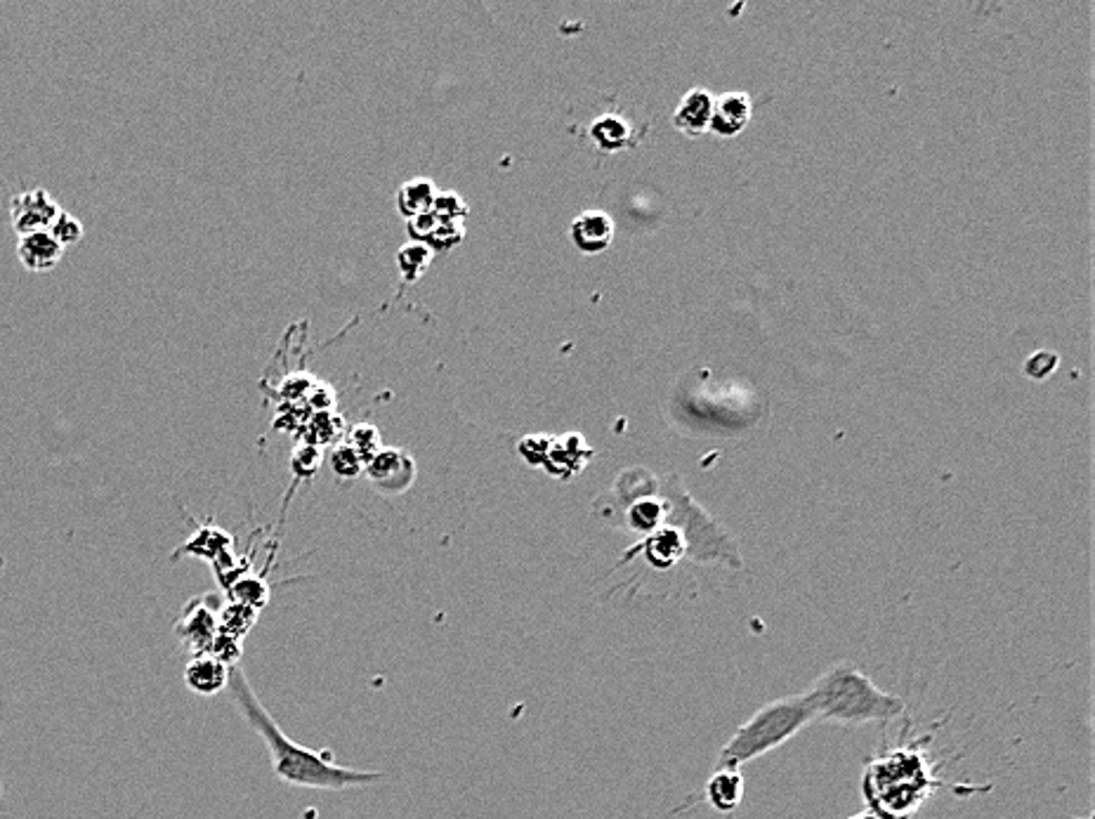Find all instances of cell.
<instances>
[{"instance_id":"obj_17","label":"cell","mask_w":1095,"mask_h":819,"mask_svg":"<svg viewBox=\"0 0 1095 819\" xmlns=\"http://www.w3.org/2000/svg\"><path fill=\"white\" fill-rule=\"evenodd\" d=\"M437 194H440V190L434 187V182L430 177H413L397 190V211L405 215L407 221L418 215H426L432 211Z\"/></svg>"},{"instance_id":"obj_32","label":"cell","mask_w":1095,"mask_h":819,"mask_svg":"<svg viewBox=\"0 0 1095 819\" xmlns=\"http://www.w3.org/2000/svg\"><path fill=\"white\" fill-rule=\"evenodd\" d=\"M848 819H879V817L871 815L869 810H864V812H857V815H852V817H848Z\"/></svg>"},{"instance_id":"obj_7","label":"cell","mask_w":1095,"mask_h":819,"mask_svg":"<svg viewBox=\"0 0 1095 819\" xmlns=\"http://www.w3.org/2000/svg\"><path fill=\"white\" fill-rule=\"evenodd\" d=\"M364 472L382 494H405L416 482V463L409 453L397 449H380L376 457L364 465Z\"/></svg>"},{"instance_id":"obj_1","label":"cell","mask_w":1095,"mask_h":819,"mask_svg":"<svg viewBox=\"0 0 1095 819\" xmlns=\"http://www.w3.org/2000/svg\"><path fill=\"white\" fill-rule=\"evenodd\" d=\"M227 689H229L234 706L239 708L242 718L267 744L272 770H274V775H277V779L286 781V785L305 787V789L345 791V789H352V787L376 785V781L386 777L382 772H364V770L342 768V766H338V762H334L328 754L305 749V746H298L296 741H290L279 730V725L274 723L267 708L260 704L258 695H255L248 678H246V673L239 666L229 668Z\"/></svg>"},{"instance_id":"obj_12","label":"cell","mask_w":1095,"mask_h":819,"mask_svg":"<svg viewBox=\"0 0 1095 819\" xmlns=\"http://www.w3.org/2000/svg\"><path fill=\"white\" fill-rule=\"evenodd\" d=\"M746 794V779L741 770L733 768H716V772L708 777L704 787V798L706 803L720 815H733L741 808Z\"/></svg>"},{"instance_id":"obj_21","label":"cell","mask_w":1095,"mask_h":819,"mask_svg":"<svg viewBox=\"0 0 1095 819\" xmlns=\"http://www.w3.org/2000/svg\"><path fill=\"white\" fill-rule=\"evenodd\" d=\"M432 258H434V253L426 244L409 242L407 246H401L397 250L399 275L405 277L409 284H416L430 269Z\"/></svg>"},{"instance_id":"obj_6","label":"cell","mask_w":1095,"mask_h":819,"mask_svg":"<svg viewBox=\"0 0 1095 819\" xmlns=\"http://www.w3.org/2000/svg\"><path fill=\"white\" fill-rule=\"evenodd\" d=\"M62 213V208L52 202L50 194L41 187L35 190H22L14 192L10 196V217L14 232L24 236L31 232L50 229L54 223V217Z\"/></svg>"},{"instance_id":"obj_20","label":"cell","mask_w":1095,"mask_h":819,"mask_svg":"<svg viewBox=\"0 0 1095 819\" xmlns=\"http://www.w3.org/2000/svg\"><path fill=\"white\" fill-rule=\"evenodd\" d=\"M255 622H258V610L232 600V603L225 605L221 614H217V631L244 641L250 628L255 626Z\"/></svg>"},{"instance_id":"obj_8","label":"cell","mask_w":1095,"mask_h":819,"mask_svg":"<svg viewBox=\"0 0 1095 819\" xmlns=\"http://www.w3.org/2000/svg\"><path fill=\"white\" fill-rule=\"evenodd\" d=\"M637 553H643L645 562L656 572H668L673 567H678L683 560H687V545L685 539L678 530L673 526H662V530L652 532L645 536L635 549L624 557V562L633 560Z\"/></svg>"},{"instance_id":"obj_24","label":"cell","mask_w":1095,"mask_h":819,"mask_svg":"<svg viewBox=\"0 0 1095 819\" xmlns=\"http://www.w3.org/2000/svg\"><path fill=\"white\" fill-rule=\"evenodd\" d=\"M211 657H215L221 664H225L227 668H234V666H239L242 657H244V643L239 638H234V635H227V633H221L217 631L215 635V641L211 643L208 652Z\"/></svg>"},{"instance_id":"obj_22","label":"cell","mask_w":1095,"mask_h":819,"mask_svg":"<svg viewBox=\"0 0 1095 819\" xmlns=\"http://www.w3.org/2000/svg\"><path fill=\"white\" fill-rule=\"evenodd\" d=\"M232 595L236 603H244L253 610H260L269 603V586L267 581L260 576H242L236 579V584L232 586Z\"/></svg>"},{"instance_id":"obj_10","label":"cell","mask_w":1095,"mask_h":819,"mask_svg":"<svg viewBox=\"0 0 1095 819\" xmlns=\"http://www.w3.org/2000/svg\"><path fill=\"white\" fill-rule=\"evenodd\" d=\"M591 459H593V451L586 447V442H583L576 432H572V434L557 437V440H551V447H548L543 465L553 478L567 482V480L576 478Z\"/></svg>"},{"instance_id":"obj_19","label":"cell","mask_w":1095,"mask_h":819,"mask_svg":"<svg viewBox=\"0 0 1095 819\" xmlns=\"http://www.w3.org/2000/svg\"><path fill=\"white\" fill-rule=\"evenodd\" d=\"M227 545H229V536L217 530V526H201L194 539L182 543V549L175 553V560L182 555H196L215 562L223 553H227Z\"/></svg>"},{"instance_id":"obj_28","label":"cell","mask_w":1095,"mask_h":819,"mask_svg":"<svg viewBox=\"0 0 1095 819\" xmlns=\"http://www.w3.org/2000/svg\"><path fill=\"white\" fill-rule=\"evenodd\" d=\"M331 465H334V470L338 472L340 478H357L359 472L364 470V463L359 459V453L350 444L336 447L334 457H331Z\"/></svg>"},{"instance_id":"obj_5","label":"cell","mask_w":1095,"mask_h":819,"mask_svg":"<svg viewBox=\"0 0 1095 819\" xmlns=\"http://www.w3.org/2000/svg\"><path fill=\"white\" fill-rule=\"evenodd\" d=\"M662 491L668 503L666 526H673V530L683 534L687 545V560L697 564H720V567L727 570L744 567L739 543L699 503L689 499L678 480H662Z\"/></svg>"},{"instance_id":"obj_31","label":"cell","mask_w":1095,"mask_h":819,"mask_svg":"<svg viewBox=\"0 0 1095 819\" xmlns=\"http://www.w3.org/2000/svg\"><path fill=\"white\" fill-rule=\"evenodd\" d=\"M437 225H440V221H437L432 213H426V215H418V217H411V221H407V232L411 236V242L428 244V239L434 234Z\"/></svg>"},{"instance_id":"obj_11","label":"cell","mask_w":1095,"mask_h":819,"mask_svg":"<svg viewBox=\"0 0 1095 819\" xmlns=\"http://www.w3.org/2000/svg\"><path fill=\"white\" fill-rule=\"evenodd\" d=\"M570 234L574 246L581 253H586V256H597V253H605L612 246L616 225L607 213L583 211L579 217H574Z\"/></svg>"},{"instance_id":"obj_27","label":"cell","mask_w":1095,"mask_h":819,"mask_svg":"<svg viewBox=\"0 0 1095 819\" xmlns=\"http://www.w3.org/2000/svg\"><path fill=\"white\" fill-rule=\"evenodd\" d=\"M50 234L60 242V246L66 248V246L79 244L83 239L85 229H83V223L76 221L74 215H69L62 211L58 217H54V223L50 225Z\"/></svg>"},{"instance_id":"obj_16","label":"cell","mask_w":1095,"mask_h":819,"mask_svg":"<svg viewBox=\"0 0 1095 819\" xmlns=\"http://www.w3.org/2000/svg\"><path fill=\"white\" fill-rule=\"evenodd\" d=\"M227 680H229V668L217 662L215 657H211V654H194L185 666V683L201 697L221 695V692L227 687Z\"/></svg>"},{"instance_id":"obj_29","label":"cell","mask_w":1095,"mask_h":819,"mask_svg":"<svg viewBox=\"0 0 1095 819\" xmlns=\"http://www.w3.org/2000/svg\"><path fill=\"white\" fill-rule=\"evenodd\" d=\"M1057 364H1061V357H1057L1055 352H1051V350H1038V352H1034L1027 359L1025 373L1032 380H1046V378L1053 376V371L1057 369Z\"/></svg>"},{"instance_id":"obj_14","label":"cell","mask_w":1095,"mask_h":819,"mask_svg":"<svg viewBox=\"0 0 1095 819\" xmlns=\"http://www.w3.org/2000/svg\"><path fill=\"white\" fill-rule=\"evenodd\" d=\"M751 114H754V104L746 93H725L714 102V114H710L708 131L720 137H735L746 129L748 121H751Z\"/></svg>"},{"instance_id":"obj_4","label":"cell","mask_w":1095,"mask_h":819,"mask_svg":"<svg viewBox=\"0 0 1095 819\" xmlns=\"http://www.w3.org/2000/svg\"><path fill=\"white\" fill-rule=\"evenodd\" d=\"M815 708L806 692L791 697H781L760 706L758 711L741 723L735 735L725 741L718 751L716 768L741 770L746 762L768 756L798 733L815 723Z\"/></svg>"},{"instance_id":"obj_26","label":"cell","mask_w":1095,"mask_h":819,"mask_svg":"<svg viewBox=\"0 0 1095 819\" xmlns=\"http://www.w3.org/2000/svg\"><path fill=\"white\" fill-rule=\"evenodd\" d=\"M357 453H359V459L361 463L367 465L376 453L380 451V434L373 426H357L350 434V442H348Z\"/></svg>"},{"instance_id":"obj_25","label":"cell","mask_w":1095,"mask_h":819,"mask_svg":"<svg viewBox=\"0 0 1095 819\" xmlns=\"http://www.w3.org/2000/svg\"><path fill=\"white\" fill-rule=\"evenodd\" d=\"M463 239H465V223H440L426 246L432 253H449L456 246H461Z\"/></svg>"},{"instance_id":"obj_23","label":"cell","mask_w":1095,"mask_h":819,"mask_svg":"<svg viewBox=\"0 0 1095 819\" xmlns=\"http://www.w3.org/2000/svg\"><path fill=\"white\" fill-rule=\"evenodd\" d=\"M440 223H465L468 221V204L459 194L453 192H440L434 198L432 211H430Z\"/></svg>"},{"instance_id":"obj_2","label":"cell","mask_w":1095,"mask_h":819,"mask_svg":"<svg viewBox=\"0 0 1095 819\" xmlns=\"http://www.w3.org/2000/svg\"><path fill=\"white\" fill-rule=\"evenodd\" d=\"M940 787L923 739L871 758L862 777L867 810L879 819H911Z\"/></svg>"},{"instance_id":"obj_18","label":"cell","mask_w":1095,"mask_h":819,"mask_svg":"<svg viewBox=\"0 0 1095 819\" xmlns=\"http://www.w3.org/2000/svg\"><path fill=\"white\" fill-rule=\"evenodd\" d=\"M591 140L602 152H622L631 144V125L624 119L605 114L591 125Z\"/></svg>"},{"instance_id":"obj_9","label":"cell","mask_w":1095,"mask_h":819,"mask_svg":"<svg viewBox=\"0 0 1095 819\" xmlns=\"http://www.w3.org/2000/svg\"><path fill=\"white\" fill-rule=\"evenodd\" d=\"M175 635L185 643L194 654H206L211 643L217 635V614H213L206 605V600H194L182 612L175 626Z\"/></svg>"},{"instance_id":"obj_30","label":"cell","mask_w":1095,"mask_h":819,"mask_svg":"<svg viewBox=\"0 0 1095 819\" xmlns=\"http://www.w3.org/2000/svg\"><path fill=\"white\" fill-rule=\"evenodd\" d=\"M548 447H551V437L545 434H529L520 442V457L529 465H543Z\"/></svg>"},{"instance_id":"obj_15","label":"cell","mask_w":1095,"mask_h":819,"mask_svg":"<svg viewBox=\"0 0 1095 819\" xmlns=\"http://www.w3.org/2000/svg\"><path fill=\"white\" fill-rule=\"evenodd\" d=\"M716 98L704 88H695L683 98L673 114V125L687 137H699L708 131L710 114H714Z\"/></svg>"},{"instance_id":"obj_3","label":"cell","mask_w":1095,"mask_h":819,"mask_svg":"<svg viewBox=\"0 0 1095 819\" xmlns=\"http://www.w3.org/2000/svg\"><path fill=\"white\" fill-rule=\"evenodd\" d=\"M806 695L817 720L846 727L890 723L907 711L902 697L881 689L860 666L850 662L827 668L806 689Z\"/></svg>"},{"instance_id":"obj_13","label":"cell","mask_w":1095,"mask_h":819,"mask_svg":"<svg viewBox=\"0 0 1095 819\" xmlns=\"http://www.w3.org/2000/svg\"><path fill=\"white\" fill-rule=\"evenodd\" d=\"M62 256L64 246H60L50 229L31 232L17 239V258L29 272H50L60 265Z\"/></svg>"}]
</instances>
